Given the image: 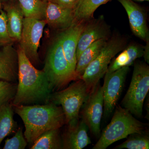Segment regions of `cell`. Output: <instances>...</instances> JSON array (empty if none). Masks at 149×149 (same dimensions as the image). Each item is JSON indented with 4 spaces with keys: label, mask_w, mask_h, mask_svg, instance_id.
I'll return each mask as SVG.
<instances>
[{
    "label": "cell",
    "mask_w": 149,
    "mask_h": 149,
    "mask_svg": "<svg viewBox=\"0 0 149 149\" xmlns=\"http://www.w3.org/2000/svg\"><path fill=\"white\" fill-rule=\"evenodd\" d=\"M18 84L12 105L42 104L50 102L53 91L43 70L36 69L19 47Z\"/></svg>",
    "instance_id": "obj_1"
},
{
    "label": "cell",
    "mask_w": 149,
    "mask_h": 149,
    "mask_svg": "<svg viewBox=\"0 0 149 149\" xmlns=\"http://www.w3.org/2000/svg\"><path fill=\"white\" fill-rule=\"evenodd\" d=\"M15 113L24 123V135L27 143L32 145L43 133L65 124L61 107L52 103L42 104L13 106Z\"/></svg>",
    "instance_id": "obj_2"
},
{
    "label": "cell",
    "mask_w": 149,
    "mask_h": 149,
    "mask_svg": "<svg viewBox=\"0 0 149 149\" xmlns=\"http://www.w3.org/2000/svg\"><path fill=\"white\" fill-rule=\"evenodd\" d=\"M145 124L134 118L128 110L116 107L111 121L101 133L93 149H106L111 144L134 133H147Z\"/></svg>",
    "instance_id": "obj_3"
},
{
    "label": "cell",
    "mask_w": 149,
    "mask_h": 149,
    "mask_svg": "<svg viewBox=\"0 0 149 149\" xmlns=\"http://www.w3.org/2000/svg\"><path fill=\"white\" fill-rule=\"evenodd\" d=\"M43 70L53 92L64 88L71 81L79 79L65 58L58 36L48 49Z\"/></svg>",
    "instance_id": "obj_4"
},
{
    "label": "cell",
    "mask_w": 149,
    "mask_h": 149,
    "mask_svg": "<svg viewBox=\"0 0 149 149\" xmlns=\"http://www.w3.org/2000/svg\"><path fill=\"white\" fill-rule=\"evenodd\" d=\"M82 79L75 80L67 88L52 93L50 102L61 106L68 127H72L79 121V113L91 93Z\"/></svg>",
    "instance_id": "obj_5"
},
{
    "label": "cell",
    "mask_w": 149,
    "mask_h": 149,
    "mask_svg": "<svg viewBox=\"0 0 149 149\" xmlns=\"http://www.w3.org/2000/svg\"><path fill=\"white\" fill-rule=\"evenodd\" d=\"M149 90V66L143 63H136L129 88L121 102L122 107L136 117L141 118Z\"/></svg>",
    "instance_id": "obj_6"
},
{
    "label": "cell",
    "mask_w": 149,
    "mask_h": 149,
    "mask_svg": "<svg viewBox=\"0 0 149 149\" xmlns=\"http://www.w3.org/2000/svg\"><path fill=\"white\" fill-rule=\"evenodd\" d=\"M124 41L119 37H113L107 42L100 53L91 62L80 77L91 92L104 76L112 58L124 47Z\"/></svg>",
    "instance_id": "obj_7"
},
{
    "label": "cell",
    "mask_w": 149,
    "mask_h": 149,
    "mask_svg": "<svg viewBox=\"0 0 149 149\" xmlns=\"http://www.w3.org/2000/svg\"><path fill=\"white\" fill-rule=\"evenodd\" d=\"M103 107V87L99 82L90 93L79 113V117L87 125L92 135L98 138L101 135Z\"/></svg>",
    "instance_id": "obj_8"
},
{
    "label": "cell",
    "mask_w": 149,
    "mask_h": 149,
    "mask_svg": "<svg viewBox=\"0 0 149 149\" xmlns=\"http://www.w3.org/2000/svg\"><path fill=\"white\" fill-rule=\"evenodd\" d=\"M46 24L45 20L25 17L23 19L19 46L32 64L39 62L38 48Z\"/></svg>",
    "instance_id": "obj_9"
},
{
    "label": "cell",
    "mask_w": 149,
    "mask_h": 149,
    "mask_svg": "<svg viewBox=\"0 0 149 149\" xmlns=\"http://www.w3.org/2000/svg\"><path fill=\"white\" fill-rule=\"evenodd\" d=\"M129 67H124L104 75L103 91L104 117H109L116 106L124 87Z\"/></svg>",
    "instance_id": "obj_10"
},
{
    "label": "cell",
    "mask_w": 149,
    "mask_h": 149,
    "mask_svg": "<svg viewBox=\"0 0 149 149\" xmlns=\"http://www.w3.org/2000/svg\"><path fill=\"white\" fill-rule=\"evenodd\" d=\"M83 21H75L58 35L65 58L72 71L75 74L77 43L85 25Z\"/></svg>",
    "instance_id": "obj_11"
},
{
    "label": "cell",
    "mask_w": 149,
    "mask_h": 149,
    "mask_svg": "<svg viewBox=\"0 0 149 149\" xmlns=\"http://www.w3.org/2000/svg\"><path fill=\"white\" fill-rule=\"evenodd\" d=\"M128 14L133 34L145 41L148 40L149 31L145 11L132 0H118Z\"/></svg>",
    "instance_id": "obj_12"
},
{
    "label": "cell",
    "mask_w": 149,
    "mask_h": 149,
    "mask_svg": "<svg viewBox=\"0 0 149 149\" xmlns=\"http://www.w3.org/2000/svg\"><path fill=\"white\" fill-rule=\"evenodd\" d=\"M45 20L50 27L61 29L68 28L76 21L73 9L62 7L51 1L47 3Z\"/></svg>",
    "instance_id": "obj_13"
},
{
    "label": "cell",
    "mask_w": 149,
    "mask_h": 149,
    "mask_svg": "<svg viewBox=\"0 0 149 149\" xmlns=\"http://www.w3.org/2000/svg\"><path fill=\"white\" fill-rule=\"evenodd\" d=\"M2 8L6 15L9 35L14 41L19 42L24 17L18 0L2 2Z\"/></svg>",
    "instance_id": "obj_14"
},
{
    "label": "cell",
    "mask_w": 149,
    "mask_h": 149,
    "mask_svg": "<svg viewBox=\"0 0 149 149\" xmlns=\"http://www.w3.org/2000/svg\"><path fill=\"white\" fill-rule=\"evenodd\" d=\"M18 55L12 44L0 48V79L15 82L18 78Z\"/></svg>",
    "instance_id": "obj_15"
},
{
    "label": "cell",
    "mask_w": 149,
    "mask_h": 149,
    "mask_svg": "<svg viewBox=\"0 0 149 149\" xmlns=\"http://www.w3.org/2000/svg\"><path fill=\"white\" fill-rule=\"evenodd\" d=\"M107 27L101 21H95L85 24L77 43L76 50L77 60L82 52L94 42L102 39H107Z\"/></svg>",
    "instance_id": "obj_16"
},
{
    "label": "cell",
    "mask_w": 149,
    "mask_h": 149,
    "mask_svg": "<svg viewBox=\"0 0 149 149\" xmlns=\"http://www.w3.org/2000/svg\"><path fill=\"white\" fill-rule=\"evenodd\" d=\"M62 137L63 149H82L91 143L88 136V128L83 120L72 127H68Z\"/></svg>",
    "instance_id": "obj_17"
},
{
    "label": "cell",
    "mask_w": 149,
    "mask_h": 149,
    "mask_svg": "<svg viewBox=\"0 0 149 149\" xmlns=\"http://www.w3.org/2000/svg\"><path fill=\"white\" fill-rule=\"evenodd\" d=\"M143 50L144 47L139 45H130L112 62L107 72L111 73L124 67L132 65L137 58L143 56Z\"/></svg>",
    "instance_id": "obj_18"
},
{
    "label": "cell",
    "mask_w": 149,
    "mask_h": 149,
    "mask_svg": "<svg viewBox=\"0 0 149 149\" xmlns=\"http://www.w3.org/2000/svg\"><path fill=\"white\" fill-rule=\"evenodd\" d=\"M107 39H102L94 42L83 51L77 60L75 72L79 79L86 68L98 55L107 42Z\"/></svg>",
    "instance_id": "obj_19"
},
{
    "label": "cell",
    "mask_w": 149,
    "mask_h": 149,
    "mask_svg": "<svg viewBox=\"0 0 149 149\" xmlns=\"http://www.w3.org/2000/svg\"><path fill=\"white\" fill-rule=\"evenodd\" d=\"M31 149H63L62 137L60 134V128L48 130L39 136Z\"/></svg>",
    "instance_id": "obj_20"
},
{
    "label": "cell",
    "mask_w": 149,
    "mask_h": 149,
    "mask_svg": "<svg viewBox=\"0 0 149 149\" xmlns=\"http://www.w3.org/2000/svg\"><path fill=\"white\" fill-rule=\"evenodd\" d=\"M13 115L12 104H6L0 107V148L4 139L17 130V123Z\"/></svg>",
    "instance_id": "obj_21"
},
{
    "label": "cell",
    "mask_w": 149,
    "mask_h": 149,
    "mask_svg": "<svg viewBox=\"0 0 149 149\" xmlns=\"http://www.w3.org/2000/svg\"><path fill=\"white\" fill-rule=\"evenodd\" d=\"M111 0H80L74 9L77 21H84L93 17L94 12L100 6Z\"/></svg>",
    "instance_id": "obj_22"
},
{
    "label": "cell",
    "mask_w": 149,
    "mask_h": 149,
    "mask_svg": "<svg viewBox=\"0 0 149 149\" xmlns=\"http://www.w3.org/2000/svg\"><path fill=\"white\" fill-rule=\"evenodd\" d=\"M24 17L45 20L47 1L41 0H18Z\"/></svg>",
    "instance_id": "obj_23"
},
{
    "label": "cell",
    "mask_w": 149,
    "mask_h": 149,
    "mask_svg": "<svg viewBox=\"0 0 149 149\" xmlns=\"http://www.w3.org/2000/svg\"><path fill=\"white\" fill-rule=\"evenodd\" d=\"M115 149H148L149 138L147 133H134L128 136L122 143L115 147Z\"/></svg>",
    "instance_id": "obj_24"
},
{
    "label": "cell",
    "mask_w": 149,
    "mask_h": 149,
    "mask_svg": "<svg viewBox=\"0 0 149 149\" xmlns=\"http://www.w3.org/2000/svg\"><path fill=\"white\" fill-rule=\"evenodd\" d=\"M17 84L0 80V107L12 101L16 94Z\"/></svg>",
    "instance_id": "obj_25"
},
{
    "label": "cell",
    "mask_w": 149,
    "mask_h": 149,
    "mask_svg": "<svg viewBox=\"0 0 149 149\" xmlns=\"http://www.w3.org/2000/svg\"><path fill=\"white\" fill-rule=\"evenodd\" d=\"M27 145V140L23 133V128L19 127L13 137L5 140L3 149H24Z\"/></svg>",
    "instance_id": "obj_26"
},
{
    "label": "cell",
    "mask_w": 149,
    "mask_h": 149,
    "mask_svg": "<svg viewBox=\"0 0 149 149\" xmlns=\"http://www.w3.org/2000/svg\"><path fill=\"white\" fill-rule=\"evenodd\" d=\"M14 40L9 35L6 14L2 8L0 10V48L13 44Z\"/></svg>",
    "instance_id": "obj_27"
},
{
    "label": "cell",
    "mask_w": 149,
    "mask_h": 149,
    "mask_svg": "<svg viewBox=\"0 0 149 149\" xmlns=\"http://www.w3.org/2000/svg\"><path fill=\"white\" fill-rule=\"evenodd\" d=\"M79 1L80 0H50L49 1L54 3L62 7L74 9Z\"/></svg>",
    "instance_id": "obj_28"
},
{
    "label": "cell",
    "mask_w": 149,
    "mask_h": 149,
    "mask_svg": "<svg viewBox=\"0 0 149 149\" xmlns=\"http://www.w3.org/2000/svg\"><path fill=\"white\" fill-rule=\"evenodd\" d=\"M146 45L144 47L143 50V55L145 58V61L147 63L149 64V39L146 41Z\"/></svg>",
    "instance_id": "obj_29"
},
{
    "label": "cell",
    "mask_w": 149,
    "mask_h": 149,
    "mask_svg": "<svg viewBox=\"0 0 149 149\" xmlns=\"http://www.w3.org/2000/svg\"><path fill=\"white\" fill-rule=\"evenodd\" d=\"M132 1H135L138 2H143V1H149V0H132Z\"/></svg>",
    "instance_id": "obj_30"
},
{
    "label": "cell",
    "mask_w": 149,
    "mask_h": 149,
    "mask_svg": "<svg viewBox=\"0 0 149 149\" xmlns=\"http://www.w3.org/2000/svg\"><path fill=\"white\" fill-rule=\"evenodd\" d=\"M2 8V3L1 0H0V10Z\"/></svg>",
    "instance_id": "obj_31"
},
{
    "label": "cell",
    "mask_w": 149,
    "mask_h": 149,
    "mask_svg": "<svg viewBox=\"0 0 149 149\" xmlns=\"http://www.w3.org/2000/svg\"><path fill=\"white\" fill-rule=\"evenodd\" d=\"M2 3L4 2L8 1H13V0H1Z\"/></svg>",
    "instance_id": "obj_32"
},
{
    "label": "cell",
    "mask_w": 149,
    "mask_h": 149,
    "mask_svg": "<svg viewBox=\"0 0 149 149\" xmlns=\"http://www.w3.org/2000/svg\"><path fill=\"white\" fill-rule=\"evenodd\" d=\"M41 1H49L50 0H41Z\"/></svg>",
    "instance_id": "obj_33"
}]
</instances>
